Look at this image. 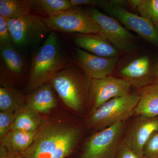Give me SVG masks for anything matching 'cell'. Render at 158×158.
<instances>
[{
	"label": "cell",
	"mask_w": 158,
	"mask_h": 158,
	"mask_svg": "<svg viewBox=\"0 0 158 158\" xmlns=\"http://www.w3.org/2000/svg\"><path fill=\"white\" fill-rule=\"evenodd\" d=\"M81 135V128L69 119H44L23 155L24 158H66L75 149Z\"/></svg>",
	"instance_id": "1"
},
{
	"label": "cell",
	"mask_w": 158,
	"mask_h": 158,
	"mask_svg": "<svg viewBox=\"0 0 158 158\" xmlns=\"http://www.w3.org/2000/svg\"><path fill=\"white\" fill-rule=\"evenodd\" d=\"M73 63L62 52L57 34L53 31L32 57L29 75V89L33 91L50 83L57 73Z\"/></svg>",
	"instance_id": "2"
},
{
	"label": "cell",
	"mask_w": 158,
	"mask_h": 158,
	"mask_svg": "<svg viewBox=\"0 0 158 158\" xmlns=\"http://www.w3.org/2000/svg\"><path fill=\"white\" fill-rule=\"evenodd\" d=\"M90 79L73 63L57 73L50 84L64 104L72 110L81 112L89 102Z\"/></svg>",
	"instance_id": "3"
},
{
	"label": "cell",
	"mask_w": 158,
	"mask_h": 158,
	"mask_svg": "<svg viewBox=\"0 0 158 158\" xmlns=\"http://www.w3.org/2000/svg\"><path fill=\"white\" fill-rule=\"evenodd\" d=\"M139 99V94L131 93L112 99L90 113L87 125L99 131L117 123L126 121L135 114Z\"/></svg>",
	"instance_id": "4"
},
{
	"label": "cell",
	"mask_w": 158,
	"mask_h": 158,
	"mask_svg": "<svg viewBox=\"0 0 158 158\" xmlns=\"http://www.w3.org/2000/svg\"><path fill=\"white\" fill-rule=\"evenodd\" d=\"M125 121L100 130L84 144L81 158H115L122 142Z\"/></svg>",
	"instance_id": "5"
},
{
	"label": "cell",
	"mask_w": 158,
	"mask_h": 158,
	"mask_svg": "<svg viewBox=\"0 0 158 158\" xmlns=\"http://www.w3.org/2000/svg\"><path fill=\"white\" fill-rule=\"evenodd\" d=\"M43 19L49 30L52 31L76 34H103L89 12L76 8Z\"/></svg>",
	"instance_id": "6"
},
{
	"label": "cell",
	"mask_w": 158,
	"mask_h": 158,
	"mask_svg": "<svg viewBox=\"0 0 158 158\" xmlns=\"http://www.w3.org/2000/svg\"><path fill=\"white\" fill-rule=\"evenodd\" d=\"M13 44L26 46L45 36L49 29L41 16L29 14L14 19H6Z\"/></svg>",
	"instance_id": "7"
},
{
	"label": "cell",
	"mask_w": 158,
	"mask_h": 158,
	"mask_svg": "<svg viewBox=\"0 0 158 158\" xmlns=\"http://www.w3.org/2000/svg\"><path fill=\"white\" fill-rule=\"evenodd\" d=\"M132 85L123 79L111 76L104 78L90 80L89 103L93 112L110 100L130 94Z\"/></svg>",
	"instance_id": "8"
},
{
	"label": "cell",
	"mask_w": 158,
	"mask_h": 158,
	"mask_svg": "<svg viewBox=\"0 0 158 158\" xmlns=\"http://www.w3.org/2000/svg\"><path fill=\"white\" fill-rule=\"evenodd\" d=\"M88 12L100 28L105 37L118 51L129 52L132 50L135 37L119 22L97 9H90Z\"/></svg>",
	"instance_id": "9"
},
{
	"label": "cell",
	"mask_w": 158,
	"mask_h": 158,
	"mask_svg": "<svg viewBox=\"0 0 158 158\" xmlns=\"http://www.w3.org/2000/svg\"><path fill=\"white\" fill-rule=\"evenodd\" d=\"M107 11L145 41L158 47V31L154 25L148 19L128 11L121 6H113Z\"/></svg>",
	"instance_id": "10"
},
{
	"label": "cell",
	"mask_w": 158,
	"mask_h": 158,
	"mask_svg": "<svg viewBox=\"0 0 158 158\" xmlns=\"http://www.w3.org/2000/svg\"><path fill=\"white\" fill-rule=\"evenodd\" d=\"M117 58L98 56L78 48L75 52L73 63L90 80L102 79L111 76L115 69Z\"/></svg>",
	"instance_id": "11"
},
{
	"label": "cell",
	"mask_w": 158,
	"mask_h": 158,
	"mask_svg": "<svg viewBox=\"0 0 158 158\" xmlns=\"http://www.w3.org/2000/svg\"><path fill=\"white\" fill-rule=\"evenodd\" d=\"M158 131V117L140 116L131 126L124 139L135 152L144 156V146L152 136Z\"/></svg>",
	"instance_id": "12"
},
{
	"label": "cell",
	"mask_w": 158,
	"mask_h": 158,
	"mask_svg": "<svg viewBox=\"0 0 158 158\" xmlns=\"http://www.w3.org/2000/svg\"><path fill=\"white\" fill-rule=\"evenodd\" d=\"M74 40L79 48L98 56L105 58L118 56V50L103 34H76Z\"/></svg>",
	"instance_id": "13"
},
{
	"label": "cell",
	"mask_w": 158,
	"mask_h": 158,
	"mask_svg": "<svg viewBox=\"0 0 158 158\" xmlns=\"http://www.w3.org/2000/svg\"><path fill=\"white\" fill-rule=\"evenodd\" d=\"M119 73L132 86L142 88L152 84L149 58L142 56L134 59L122 69Z\"/></svg>",
	"instance_id": "14"
},
{
	"label": "cell",
	"mask_w": 158,
	"mask_h": 158,
	"mask_svg": "<svg viewBox=\"0 0 158 158\" xmlns=\"http://www.w3.org/2000/svg\"><path fill=\"white\" fill-rule=\"evenodd\" d=\"M26 104L40 115L50 113L57 105L55 90L50 83L42 85L33 90L27 97Z\"/></svg>",
	"instance_id": "15"
},
{
	"label": "cell",
	"mask_w": 158,
	"mask_h": 158,
	"mask_svg": "<svg viewBox=\"0 0 158 158\" xmlns=\"http://www.w3.org/2000/svg\"><path fill=\"white\" fill-rule=\"evenodd\" d=\"M135 114L149 118L158 117V83H152L141 88Z\"/></svg>",
	"instance_id": "16"
},
{
	"label": "cell",
	"mask_w": 158,
	"mask_h": 158,
	"mask_svg": "<svg viewBox=\"0 0 158 158\" xmlns=\"http://www.w3.org/2000/svg\"><path fill=\"white\" fill-rule=\"evenodd\" d=\"M1 73L14 77L23 75L25 71V61L13 44L1 46Z\"/></svg>",
	"instance_id": "17"
},
{
	"label": "cell",
	"mask_w": 158,
	"mask_h": 158,
	"mask_svg": "<svg viewBox=\"0 0 158 158\" xmlns=\"http://www.w3.org/2000/svg\"><path fill=\"white\" fill-rule=\"evenodd\" d=\"M36 132L11 130L0 140V146L5 147L10 152L23 153L33 143Z\"/></svg>",
	"instance_id": "18"
},
{
	"label": "cell",
	"mask_w": 158,
	"mask_h": 158,
	"mask_svg": "<svg viewBox=\"0 0 158 158\" xmlns=\"http://www.w3.org/2000/svg\"><path fill=\"white\" fill-rule=\"evenodd\" d=\"M44 119L41 115L25 104L16 111L15 119L11 130L36 131L42 124Z\"/></svg>",
	"instance_id": "19"
},
{
	"label": "cell",
	"mask_w": 158,
	"mask_h": 158,
	"mask_svg": "<svg viewBox=\"0 0 158 158\" xmlns=\"http://www.w3.org/2000/svg\"><path fill=\"white\" fill-rule=\"evenodd\" d=\"M31 11L45 16L53 15L73 9L70 0H29Z\"/></svg>",
	"instance_id": "20"
},
{
	"label": "cell",
	"mask_w": 158,
	"mask_h": 158,
	"mask_svg": "<svg viewBox=\"0 0 158 158\" xmlns=\"http://www.w3.org/2000/svg\"><path fill=\"white\" fill-rule=\"evenodd\" d=\"M25 97L19 91L9 87H0V111L16 112L26 103Z\"/></svg>",
	"instance_id": "21"
},
{
	"label": "cell",
	"mask_w": 158,
	"mask_h": 158,
	"mask_svg": "<svg viewBox=\"0 0 158 158\" xmlns=\"http://www.w3.org/2000/svg\"><path fill=\"white\" fill-rule=\"evenodd\" d=\"M29 0H1L0 15L14 19L31 14Z\"/></svg>",
	"instance_id": "22"
},
{
	"label": "cell",
	"mask_w": 158,
	"mask_h": 158,
	"mask_svg": "<svg viewBox=\"0 0 158 158\" xmlns=\"http://www.w3.org/2000/svg\"><path fill=\"white\" fill-rule=\"evenodd\" d=\"M128 2L141 16L158 26V0H130Z\"/></svg>",
	"instance_id": "23"
},
{
	"label": "cell",
	"mask_w": 158,
	"mask_h": 158,
	"mask_svg": "<svg viewBox=\"0 0 158 158\" xmlns=\"http://www.w3.org/2000/svg\"><path fill=\"white\" fill-rule=\"evenodd\" d=\"M16 112H0V140L11 131L14 123Z\"/></svg>",
	"instance_id": "24"
},
{
	"label": "cell",
	"mask_w": 158,
	"mask_h": 158,
	"mask_svg": "<svg viewBox=\"0 0 158 158\" xmlns=\"http://www.w3.org/2000/svg\"><path fill=\"white\" fill-rule=\"evenodd\" d=\"M73 7L82 5L97 6L108 10L115 6H119V1H104V0H70Z\"/></svg>",
	"instance_id": "25"
},
{
	"label": "cell",
	"mask_w": 158,
	"mask_h": 158,
	"mask_svg": "<svg viewBox=\"0 0 158 158\" xmlns=\"http://www.w3.org/2000/svg\"><path fill=\"white\" fill-rule=\"evenodd\" d=\"M144 156L146 158H158V131L152 136L145 144Z\"/></svg>",
	"instance_id": "26"
},
{
	"label": "cell",
	"mask_w": 158,
	"mask_h": 158,
	"mask_svg": "<svg viewBox=\"0 0 158 158\" xmlns=\"http://www.w3.org/2000/svg\"><path fill=\"white\" fill-rule=\"evenodd\" d=\"M13 44L6 18L0 15V46Z\"/></svg>",
	"instance_id": "27"
},
{
	"label": "cell",
	"mask_w": 158,
	"mask_h": 158,
	"mask_svg": "<svg viewBox=\"0 0 158 158\" xmlns=\"http://www.w3.org/2000/svg\"><path fill=\"white\" fill-rule=\"evenodd\" d=\"M115 158H146L135 152L127 144L124 139L122 141Z\"/></svg>",
	"instance_id": "28"
},
{
	"label": "cell",
	"mask_w": 158,
	"mask_h": 158,
	"mask_svg": "<svg viewBox=\"0 0 158 158\" xmlns=\"http://www.w3.org/2000/svg\"><path fill=\"white\" fill-rule=\"evenodd\" d=\"M0 158H24L22 153L11 152L5 147L0 146Z\"/></svg>",
	"instance_id": "29"
},
{
	"label": "cell",
	"mask_w": 158,
	"mask_h": 158,
	"mask_svg": "<svg viewBox=\"0 0 158 158\" xmlns=\"http://www.w3.org/2000/svg\"><path fill=\"white\" fill-rule=\"evenodd\" d=\"M156 72L157 77V78H158V81L156 83H158V62L157 65Z\"/></svg>",
	"instance_id": "30"
},
{
	"label": "cell",
	"mask_w": 158,
	"mask_h": 158,
	"mask_svg": "<svg viewBox=\"0 0 158 158\" xmlns=\"http://www.w3.org/2000/svg\"></svg>",
	"instance_id": "31"
}]
</instances>
